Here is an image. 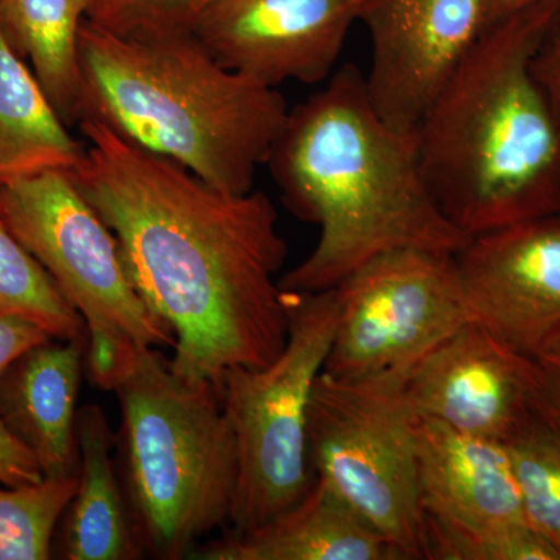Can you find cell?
<instances>
[{"label": "cell", "instance_id": "6da1fadb", "mask_svg": "<svg viewBox=\"0 0 560 560\" xmlns=\"http://www.w3.org/2000/svg\"><path fill=\"white\" fill-rule=\"evenodd\" d=\"M79 127L86 151L70 176L175 335L173 372L220 386L226 371L272 363L289 337L278 279L289 248L270 198L215 189L94 117Z\"/></svg>", "mask_w": 560, "mask_h": 560}, {"label": "cell", "instance_id": "7a4b0ae2", "mask_svg": "<svg viewBox=\"0 0 560 560\" xmlns=\"http://www.w3.org/2000/svg\"><path fill=\"white\" fill-rule=\"evenodd\" d=\"M267 165L283 205L319 228L312 253L280 276L287 293L335 289L389 250L455 254L469 241L434 201L415 138L375 110L355 65L290 109Z\"/></svg>", "mask_w": 560, "mask_h": 560}, {"label": "cell", "instance_id": "3957f363", "mask_svg": "<svg viewBox=\"0 0 560 560\" xmlns=\"http://www.w3.org/2000/svg\"><path fill=\"white\" fill-rule=\"evenodd\" d=\"M559 5L486 28L416 131L423 179L469 238L560 212V121L530 68Z\"/></svg>", "mask_w": 560, "mask_h": 560}, {"label": "cell", "instance_id": "277c9868", "mask_svg": "<svg viewBox=\"0 0 560 560\" xmlns=\"http://www.w3.org/2000/svg\"><path fill=\"white\" fill-rule=\"evenodd\" d=\"M84 119L105 121L228 194H248L289 117L285 98L221 66L194 33L131 39L84 21Z\"/></svg>", "mask_w": 560, "mask_h": 560}, {"label": "cell", "instance_id": "5b68a950", "mask_svg": "<svg viewBox=\"0 0 560 560\" xmlns=\"http://www.w3.org/2000/svg\"><path fill=\"white\" fill-rule=\"evenodd\" d=\"M116 464L143 555L189 559L202 537L230 525L237 442L213 383L183 381L158 348L140 350L114 386Z\"/></svg>", "mask_w": 560, "mask_h": 560}, {"label": "cell", "instance_id": "8992f818", "mask_svg": "<svg viewBox=\"0 0 560 560\" xmlns=\"http://www.w3.org/2000/svg\"><path fill=\"white\" fill-rule=\"evenodd\" d=\"M0 208L22 245L83 319L86 368L113 390L142 349L173 348L175 335L132 285L116 235L70 173H39L0 186Z\"/></svg>", "mask_w": 560, "mask_h": 560}, {"label": "cell", "instance_id": "52a82bcc", "mask_svg": "<svg viewBox=\"0 0 560 560\" xmlns=\"http://www.w3.org/2000/svg\"><path fill=\"white\" fill-rule=\"evenodd\" d=\"M412 366L357 378L323 371L308 405L313 475L329 482L381 534L394 560L425 559L419 415L408 394Z\"/></svg>", "mask_w": 560, "mask_h": 560}, {"label": "cell", "instance_id": "ba28073f", "mask_svg": "<svg viewBox=\"0 0 560 560\" xmlns=\"http://www.w3.org/2000/svg\"><path fill=\"white\" fill-rule=\"evenodd\" d=\"M289 337L259 370L224 372L220 388L237 442L238 481L230 533H248L293 506L311 488L307 418L338 316L337 289L287 293Z\"/></svg>", "mask_w": 560, "mask_h": 560}, {"label": "cell", "instance_id": "9c48e42d", "mask_svg": "<svg viewBox=\"0 0 560 560\" xmlns=\"http://www.w3.org/2000/svg\"><path fill=\"white\" fill-rule=\"evenodd\" d=\"M335 289L340 316L324 372L357 378L412 366L469 323L455 254L396 249Z\"/></svg>", "mask_w": 560, "mask_h": 560}, {"label": "cell", "instance_id": "30bf717a", "mask_svg": "<svg viewBox=\"0 0 560 560\" xmlns=\"http://www.w3.org/2000/svg\"><path fill=\"white\" fill-rule=\"evenodd\" d=\"M372 106L415 138L427 110L486 31V0H363Z\"/></svg>", "mask_w": 560, "mask_h": 560}, {"label": "cell", "instance_id": "8fae6325", "mask_svg": "<svg viewBox=\"0 0 560 560\" xmlns=\"http://www.w3.org/2000/svg\"><path fill=\"white\" fill-rule=\"evenodd\" d=\"M471 323L539 361L560 346V212L474 235L455 253Z\"/></svg>", "mask_w": 560, "mask_h": 560}, {"label": "cell", "instance_id": "7c38bea8", "mask_svg": "<svg viewBox=\"0 0 560 560\" xmlns=\"http://www.w3.org/2000/svg\"><path fill=\"white\" fill-rule=\"evenodd\" d=\"M363 0H212L194 36L226 69L278 88L337 70Z\"/></svg>", "mask_w": 560, "mask_h": 560}, {"label": "cell", "instance_id": "4fadbf2b", "mask_svg": "<svg viewBox=\"0 0 560 560\" xmlns=\"http://www.w3.org/2000/svg\"><path fill=\"white\" fill-rule=\"evenodd\" d=\"M539 389L537 361L471 320L418 361L408 381L419 418L504 444L536 410Z\"/></svg>", "mask_w": 560, "mask_h": 560}, {"label": "cell", "instance_id": "5bb4252c", "mask_svg": "<svg viewBox=\"0 0 560 560\" xmlns=\"http://www.w3.org/2000/svg\"><path fill=\"white\" fill-rule=\"evenodd\" d=\"M416 436L423 514L471 528L525 522L504 442L429 418H419Z\"/></svg>", "mask_w": 560, "mask_h": 560}, {"label": "cell", "instance_id": "9a60e30c", "mask_svg": "<svg viewBox=\"0 0 560 560\" xmlns=\"http://www.w3.org/2000/svg\"><path fill=\"white\" fill-rule=\"evenodd\" d=\"M88 334L49 338L21 353L0 378V420L35 456L44 478L79 475L77 400Z\"/></svg>", "mask_w": 560, "mask_h": 560}, {"label": "cell", "instance_id": "2e32d148", "mask_svg": "<svg viewBox=\"0 0 560 560\" xmlns=\"http://www.w3.org/2000/svg\"><path fill=\"white\" fill-rule=\"evenodd\" d=\"M195 560H394L388 544L329 482L313 478L300 501L248 533L198 545Z\"/></svg>", "mask_w": 560, "mask_h": 560}, {"label": "cell", "instance_id": "e0dca14e", "mask_svg": "<svg viewBox=\"0 0 560 560\" xmlns=\"http://www.w3.org/2000/svg\"><path fill=\"white\" fill-rule=\"evenodd\" d=\"M75 430L79 481L55 534L54 555L66 560L142 559L105 411L94 404L81 407Z\"/></svg>", "mask_w": 560, "mask_h": 560}, {"label": "cell", "instance_id": "ac0fdd59", "mask_svg": "<svg viewBox=\"0 0 560 560\" xmlns=\"http://www.w3.org/2000/svg\"><path fill=\"white\" fill-rule=\"evenodd\" d=\"M84 151L0 33V186L44 172L72 173Z\"/></svg>", "mask_w": 560, "mask_h": 560}, {"label": "cell", "instance_id": "d6986e66", "mask_svg": "<svg viewBox=\"0 0 560 560\" xmlns=\"http://www.w3.org/2000/svg\"><path fill=\"white\" fill-rule=\"evenodd\" d=\"M91 0H0V33L31 62L51 105L70 127L84 119L80 32Z\"/></svg>", "mask_w": 560, "mask_h": 560}, {"label": "cell", "instance_id": "ffe728a7", "mask_svg": "<svg viewBox=\"0 0 560 560\" xmlns=\"http://www.w3.org/2000/svg\"><path fill=\"white\" fill-rule=\"evenodd\" d=\"M0 315L31 320L57 340L86 334L57 283L14 235L0 208Z\"/></svg>", "mask_w": 560, "mask_h": 560}, {"label": "cell", "instance_id": "44dd1931", "mask_svg": "<svg viewBox=\"0 0 560 560\" xmlns=\"http://www.w3.org/2000/svg\"><path fill=\"white\" fill-rule=\"evenodd\" d=\"M506 445L526 525L560 555V427L536 407Z\"/></svg>", "mask_w": 560, "mask_h": 560}, {"label": "cell", "instance_id": "7402d4cb", "mask_svg": "<svg viewBox=\"0 0 560 560\" xmlns=\"http://www.w3.org/2000/svg\"><path fill=\"white\" fill-rule=\"evenodd\" d=\"M77 481L79 475L0 488V560L54 558L55 534Z\"/></svg>", "mask_w": 560, "mask_h": 560}, {"label": "cell", "instance_id": "603a6c76", "mask_svg": "<svg viewBox=\"0 0 560 560\" xmlns=\"http://www.w3.org/2000/svg\"><path fill=\"white\" fill-rule=\"evenodd\" d=\"M423 552L429 560H560L525 522L471 528L423 514Z\"/></svg>", "mask_w": 560, "mask_h": 560}, {"label": "cell", "instance_id": "cb8c5ba5", "mask_svg": "<svg viewBox=\"0 0 560 560\" xmlns=\"http://www.w3.org/2000/svg\"><path fill=\"white\" fill-rule=\"evenodd\" d=\"M212 0H91L88 21L131 39L190 35Z\"/></svg>", "mask_w": 560, "mask_h": 560}, {"label": "cell", "instance_id": "d4e9b609", "mask_svg": "<svg viewBox=\"0 0 560 560\" xmlns=\"http://www.w3.org/2000/svg\"><path fill=\"white\" fill-rule=\"evenodd\" d=\"M530 68L560 121V5L537 44Z\"/></svg>", "mask_w": 560, "mask_h": 560}, {"label": "cell", "instance_id": "484cf974", "mask_svg": "<svg viewBox=\"0 0 560 560\" xmlns=\"http://www.w3.org/2000/svg\"><path fill=\"white\" fill-rule=\"evenodd\" d=\"M38 463L0 420V485L25 486L43 481Z\"/></svg>", "mask_w": 560, "mask_h": 560}, {"label": "cell", "instance_id": "4316f807", "mask_svg": "<svg viewBox=\"0 0 560 560\" xmlns=\"http://www.w3.org/2000/svg\"><path fill=\"white\" fill-rule=\"evenodd\" d=\"M50 335L31 320L0 315V378L25 350L49 340Z\"/></svg>", "mask_w": 560, "mask_h": 560}, {"label": "cell", "instance_id": "83f0119b", "mask_svg": "<svg viewBox=\"0 0 560 560\" xmlns=\"http://www.w3.org/2000/svg\"><path fill=\"white\" fill-rule=\"evenodd\" d=\"M537 364L540 371V389L536 407L560 427V346L537 361Z\"/></svg>", "mask_w": 560, "mask_h": 560}, {"label": "cell", "instance_id": "f1b7e54d", "mask_svg": "<svg viewBox=\"0 0 560 560\" xmlns=\"http://www.w3.org/2000/svg\"><path fill=\"white\" fill-rule=\"evenodd\" d=\"M547 3H560V0H486V28L522 11Z\"/></svg>", "mask_w": 560, "mask_h": 560}]
</instances>
